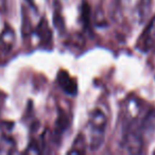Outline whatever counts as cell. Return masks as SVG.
<instances>
[{
  "mask_svg": "<svg viewBox=\"0 0 155 155\" xmlns=\"http://www.w3.org/2000/svg\"><path fill=\"white\" fill-rule=\"evenodd\" d=\"M107 118L99 108H96L89 114L87 130H88V144L91 151H97L101 148L105 137Z\"/></svg>",
  "mask_w": 155,
  "mask_h": 155,
  "instance_id": "1",
  "label": "cell"
},
{
  "mask_svg": "<svg viewBox=\"0 0 155 155\" xmlns=\"http://www.w3.org/2000/svg\"><path fill=\"white\" fill-rule=\"evenodd\" d=\"M16 44V33L9 25H5L0 33V60L11 54Z\"/></svg>",
  "mask_w": 155,
  "mask_h": 155,
  "instance_id": "2",
  "label": "cell"
},
{
  "mask_svg": "<svg viewBox=\"0 0 155 155\" xmlns=\"http://www.w3.org/2000/svg\"><path fill=\"white\" fill-rule=\"evenodd\" d=\"M123 147L125 151L131 154H138L142 151L143 147V138L142 134L138 130H127L123 136Z\"/></svg>",
  "mask_w": 155,
  "mask_h": 155,
  "instance_id": "3",
  "label": "cell"
},
{
  "mask_svg": "<svg viewBox=\"0 0 155 155\" xmlns=\"http://www.w3.org/2000/svg\"><path fill=\"white\" fill-rule=\"evenodd\" d=\"M58 83L65 94L69 96H75L78 93L77 81L70 77L67 71L61 70L58 73Z\"/></svg>",
  "mask_w": 155,
  "mask_h": 155,
  "instance_id": "4",
  "label": "cell"
},
{
  "mask_svg": "<svg viewBox=\"0 0 155 155\" xmlns=\"http://www.w3.org/2000/svg\"><path fill=\"white\" fill-rule=\"evenodd\" d=\"M34 32H35V34L37 35L39 41H41V45L51 46L52 31H51V28H50L49 24H48L45 18H43V19L39 21V24L37 25V27L35 28Z\"/></svg>",
  "mask_w": 155,
  "mask_h": 155,
  "instance_id": "5",
  "label": "cell"
},
{
  "mask_svg": "<svg viewBox=\"0 0 155 155\" xmlns=\"http://www.w3.org/2000/svg\"><path fill=\"white\" fill-rule=\"evenodd\" d=\"M87 140L84 134H79L72 143V148L68 151L69 154H84L86 152Z\"/></svg>",
  "mask_w": 155,
  "mask_h": 155,
  "instance_id": "6",
  "label": "cell"
},
{
  "mask_svg": "<svg viewBox=\"0 0 155 155\" xmlns=\"http://www.w3.org/2000/svg\"><path fill=\"white\" fill-rule=\"evenodd\" d=\"M15 149V141L13 138L8 136L2 129H0V153H12Z\"/></svg>",
  "mask_w": 155,
  "mask_h": 155,
  "instance_id": "7",
  "label": "cell"
},
{
  "mask_svg": "<svg viewBox=\"0 0 155 155\" xmlns=\"http://www.w3.org/2000/svg\"><path fill=\"white\" fill-rule=\"evenodd\" d=\"M67 127H68V118L64 113H61L55 123V134L58 137L62 136V134L66 131Z\"/></svg>",
  "mask_w": 155,
  "mask_h": 155,
  "instance_id": "8",
  "label": "cell"
},
{
  "mask_svg": "<svg viewBox=\"0 0 155 155\" xmlns=\"http://www.w3.org/2000/svg\"><path fill=\"white\" fill-rule=\"evenodd\" d=\"M54 25L58 28V31L64 30V20L62 17V13H61V7H58V3H55V11H54Z\"/></svg>",
  "mask_w": 155,
  "mask_h": 155,
  "instance_id": "9",
  "label": "cell"
},
{
  "mask_svg": "<svg viewBox=\"0 0 155 155\" xmlns=\"http://www.w3.org/2000/svg\"><path fill=\"white\" fill-rule=\"evenodd\" d=\"M151 0H141L139 5V14L141 18H147L150 13Z\"/></svg>",
  "mask_w": 155,
  "mask_h": 155,
  "instance_id": "10",
  "label": "cell"
},
{
  "mask_svg": "<svg viewBox=\"0 0 155 155\" xmlns=\"http://www.w3.org/2000/svg\"><path fill=\"white\" fill-rule=\"evenodd\" d=\"M82 18H83V21H84L85 26L88 27L89 26V21H91V8L89 5L86 3V1H84L83 3V7H82Z\"/></svg>",
  "mask_w": 155,
  "mask_h": 155,
  "instance_id": "11",
  "label": "cell"
},
{
  "mask_svg": "<svg viewBox=\"0 0 155 155\" xmlns=\"http://www.w3.org/2000/svg\"><path fill=\"white\" fill-rule=\"evenodd\" d=\"M5 0H0V12L2 11L3 10V8H5Z\"/></svg>",
  "mask_w": 155,
  "mask_h": 155,
  "instance_id": "12",
  "label": "cell"
},
{
  "mask_svg": "<svg viewBox=\"0 0 155 155\" xmlns=\"http://www.w3.org/2000/svg\"><path fill=\"white\" fill-rule=\"evenodd\" d=\"M27 2L29 3V5H31L32 8H35V5H34V0H26Z\"/></svg>",
  "mask_w": 155,
  "mask_h": 155,
  "instance_id": "13",
  "label": "cell"
}]
</instances>
